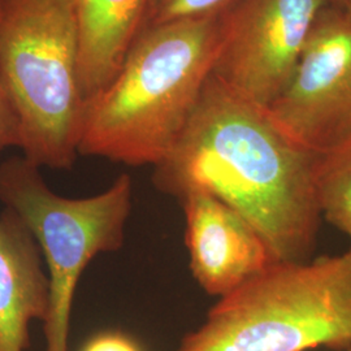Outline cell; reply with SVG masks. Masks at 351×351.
I'll use <instances>...</instances> for the list:
<instances>
[{
    "instance_id": "obj_12",
    "label": "cell",
    "mask_w": 351,
    "mask_h": 351,
    "mask_svg": "<svg viewBox=\"0 0 351 351\" xmlns=\"http://www.w3.org/2000/svg\"><path fill=\"white\" fill-rule=\"evenodd\" d=\"M236 0H150L145 27L175 21L220 17Z\"/></svg>"
},
{
    "instance_id": "obj_2",
    "label": "cell",
    "mask_w": 351,
    "mask_h": 351,
    "mask_svg": "<svg viewBox=\"0 0 351 351\" xmlns=\"http://www.w3.org/2000/svg\"><path fill=\"white\" fill-rule=\"evenodd\" d=\"M221 39L223 16L145 27L108 86L86 103L80 155L159 163L194 112Z\"/></svg>"
},
{
    "instance_id": "obj_17",
    "label": "cell",
    "mask_w": 351,
    "mask_h": 351,
    "mask_svg": "<svg viewBox=\"0 0 351 351\" xmlns=\"http://www.w3.org/2000/svg\"><path fill=\"white\" fill-rule=\"evenodd\" d=\"M348 351H351V348H350V349H349V350H348Z\"/></svg>"
},
{
    "instance_id": "obj_7",
    "label": "cell",
    "mask_w": 351,
    "mask_h": 351,
    "mask_svg": "<svg viewBox=\"0 0 351 351\" xmlns=\"http://www.w3.org/2000/svg\"><path fill=\"white\" fill-rule=\"evenodd\" d=\"M324 0H236L213 75L268 108L288 85Z\"/></svg>"
},
{
    "instance_id": "obj_1",
    "label": "cell",
    "mask_w": 351,
    "mask_h": 351,
    "mask_svg": "<svg viewBox=\"0 0 351 351\" xmlns=\"http://www.w3.org/2000/svg\"><path fill=\"white\" fill-rule=\"evenodd\" d=\"M319 158L213 75L184 132L154 165L152 182L177 201L193 190L213 194L261 234L277 262H307L323 220Z\"/></svg>"
},
{
    "instance_id": "obj_15",
    "label": "cell",
    "mask_w": 351,
    "mask_h": 351,
    "mask_svg": "<svg viewBox=\"0 0 351 351\" xmlns=\"http://www.w3.org/2000/svg\"><path fill=\"white\" fill-rule=\"evenodd\" d=\"M326 1V4H329V5H336V7H342L343 5V1L345 0H324Z\"/></svg>"
},
{
    "instance_id": "obj_16",
    "label": "cell",
    "mask_w": 351,
    "mask_h": 351,
    "mask_svg": "<svg viewBox=\"0 0 351 351\" xmlns=\"http://www.w3.org/2000/svg\"><path fill=\"white\" fill-rule=\"evenodd\" d=\"M341 8H343L345 12L348 13L351 17V0H345V1H343V5H342Z\"/></svg>"
},
{
    "instance_id": "obj_8",
    "label": "cell",
    "mask_w": 351,
    "mask_h": 351,
    "mask_svg": "<svg viewBox=\"0 0 351 351\" xmlns=\"http://www.w3.org/2000/svg\"><path fill=\"white\" fill-rule=\"evenodd\" d=\"M178 202L190 269L207 294L226 297L277 262L261 234L213 194L193 190Z\"/></svg>"
},
{
    "instance_id": "obj_10",
    "label": "cell",
    "mask_w": 351,
    "mask_h": 351,
    "mask_svg": "<svg viewBox=\"0 0 351 351\" xmlns=\"http://www.w3.org/2000/svg\"><path fill=\"white\" fill-rule=\"evenodd\" d=\"M150 0H75L80 82L88 103L117 75L143 30Z\"/></svg>"
},
{
    "instance_id": "obj_13",
    "label": "cell",
    "mask_w": 351,
    "mask_h": 351,
    "mask_svg": "<svg viewBox=\"0 0 351 351\" xmlns=\"http://www.w3.org/2000/svg\"><path fill=\"white\" fill-rule=\"evenodd\" d=\"M21 123L12 99L0 78V151L21 149Z\"/></svg>"
},
{
    "instance_id": "obj_9",
    "label": "cell",
    "mask_w": 351,
    "mask_h": 351,
    "mask_svg": "<svg viewBox=\"0 0 351 351\" xmlns=\"http://www.w3.org/2000/svg\"><path fill=\"white\" fill-rule=\"evenodd\" d=\"M43 261L25 221L4 207L0 213V351H25L30 323L47 319L50 280Z\"/></svg>"
},
{
    "instance_id": "obj_11",
    "label": "cell",
    "mask_w": 351,
    "mask_h": 351,
    "mask_svg": "<svg viewBox=\"0 0 351 351\" xmlns=\"http://www.w3.org/2000/svg\"><path fill=\"white\" fill-rule=\"evenodd\" d=\"M316 184L323 220L349 239L351 250V143L320 154Z\"/></svg>"
},
{
    "instance_id": "obj_14",
    "label": "cell",
    "mask_w": 351,
    "mask_h": 351,
    "mask_svg": "<svg viewBox=\"0 0 351 351\" xmlns=\"http://www.w3.org/2000/svg\"><path fill=\"white\" fill-rule=\"evenodd\" d=\"M84 351H139V349L125 336L111 333L91 339Z\"/></svg>"
},
{
    "instance_id": "obj_5",
    "label": "cell",
    "mask_w": 351,
    "mask_h": 351,
    "mask_svg": "<svg viewBox=\"0 0 351 351\" xmlns=\"http://www.w3.org/2000/svg\"><path fill=\"white\" fill-rule=\"evenodd\" d=\"M39 169L24 155L0 164V202L25 221L47 265L50 310L43 323L46 351H68L80 277L97 255L123 247L133 188L130 176L124 173L101 194L66 198L49 188Z\"/></svg>"
},
{
    "instance_id": "obj_6",
    "label": "cell",
    "mask_w": 351,
    "mask_h": 351,
    "mask_svg": "<svg viewBox=\"0 0 351 351\" xmlns=\"http://www.w3.org/2000/svg\"><path fill=\"white\" fill-rule=\"evenodd\" d=\"M267 110L308 150L351 143V17L343 8H322L288 85Z\"/></svg>"
},
{
    "instance_id": "obj_3",
    "label": "cell",
    "mask_w": 351,
    "mask_h": 351,
    "mask_svg": "<svg viewBox=\"0 0 351 351\" xmlns=\"http://www.w3.org/2000/svg\"><path fill=\"white\" fill-rule=\"evenodd\" d=\"M351 348V250L275 262L208 311L178 351Z\"/></svg>"
},
{
    "instance_id": "obj_4",
    "label": "cell",
    "mask_w": 351,
    "mask_h": 351,
    "mask_svg": "<svg viewBox=\"0 0 351 351\" xmlns=\"http://www.w3.org/2000/svg\"><path fill=\"white\" fill-rule=\"evenodd\" d=\"M0 78L20 117L23 155L71 169L86 111L75 0H0Z\"/></svg>"
}]
</instances>
